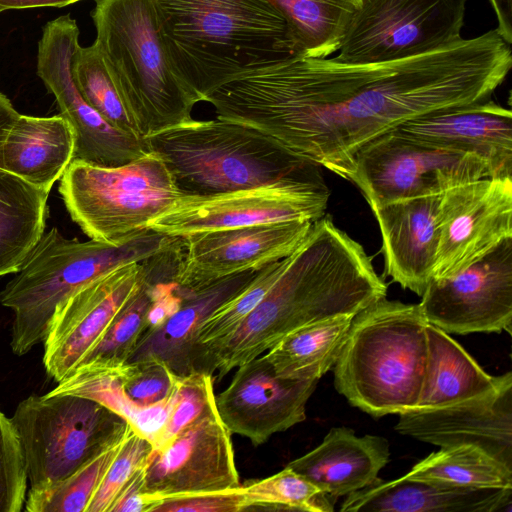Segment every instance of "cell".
Instances as JSON below:
<instances>
[{
    "mask_svg": "<svg viewBox=\"0 0 512 512\" xmlns=\"http://www.w3.org/2000/svg\"><path fill=\"white\" fill-rule=\"evenodd\" d=\"M79 34L69 14L49 21L38 43L37 74L75 132L73 160L102 167L126 165L150 151L143 137L115 128L81 96L71 73Z\"/></svg>",
    "mask_w": 512,
    "mask_h": 512,
    "instance_id": "12",
    "label": "cell"
},
{
    "mask_svg": "<svg viewBox=\"0 0 512 512\" xmlns=\"http://www.w3.org/2000/svg\"><path fill=\"white\" fill-rule=\"evenodd\" d=\"M395 430L439 447L475 445L512 469V381L484 397L401 413Z\"/></svg>",
    "mask_w": 512,
    "mask_h": 512,
    "instance_id": "20",
    "label": "cell"
},
{
    "mask_svg": "<svg viewBox=\"0 0 512 512\" xmlns=\"http://www.w3.org/2000/svg\"><path fill=\"white\" fill-rule=\"evenodd\" d=\"M100 51L142 137L192 119L200 97L175 72L155 0H95Z\"/></svg>",
    "mask_w": 512,
    "mask_h": 512,
    "instance_id": "6",
    "label": "cell"
},
{
    "mask_svg": "<svg viewBox=\"0 0 512 512\" xmlns=\"http://www.w3.org/2000/svg\"><path fill=\"white\" fill-rule=\"evenodd\" d=\"M11 420L30 488L64 479L122 441L131 428L105 405L70 394L31 395L17 405Z\"/></svg>",
    "mask_w": 512,
    "mask_h": 512,
    "instance_id": "9",
    "label": "cell"
},
{
    "mask_svg": "<svg viewBox=\"0 0 512 512\" xmlns=\"http://www.w3.org/2000/svg\"><path fill=\"white\" fill-rule=\"evenodd\" d=\"M81 0H0V10L63 7Z\"/></svg>",
    "mask_w": 512,
    "mask_h": 512,
    "instance_id": "44",
    "label": "cell"
},
{
    "mask_svg": "<svg viewBox=\"0 0 512 512\" xmlns=\"http://www.w3.org/2000/svg\"><path fill=\"white\" fill-rule=\"evenodd\" d=\"M143 265L144 274L138 288L79 364L99 361L110 365H121L128 361L146 330L147 315L153 301L152 279L144 262Z\"/></svg>",
    "mask_w": 512,
    "mask_h": 512,
    "instance_id": "34",
    "label": "cell"
},
{
    "mask_svg": "<svg viewBox=\"0 0 512 512\" xmlns=\"http://www.w3.org/2000/svg\"><path fill=\"white\" fill-rule=\"evenodd\" d=\"M419 306L428 323L448 334H511L512 236L465 268L431 280Z\"/></svg>",
    "mask_w": 512,
    "mask_h": 512,
    "instance_id": "14",
    "label": "cell"
},
{
    "mask_svg": "<svg viewBox=\"0 0 512 512\" xmlns=\"http://www.w3.org/2000/svg\"><path fill=\"white\" fill-rule=\"evenodd\" d=\"M71 73L83 99L108 123L124 132L141 136L94 43L77 48L72 58Z\"/></svg>",
    "mask_w": 512,
    "mask_h": 512,
    "instance_id": "33",
    "label": "cell"
},
{
    "mask_svg": "<svg viewBox=\"0 0 512 512\" xmlns=\"http://www.w3.org/2000/svg\"><path fill=\"white\" fill-rule=\"evenodd\" d=\"M440 197L420 196L371 206L381 232L386 274L419 296L432 280L435 266Z\"/></svg>",
    "mask_w": 512,
    "mask_h": 512,
    "instance_id": "22",
    "label": "cell"
},
{
    "mask_svg": "<svg viewBox=\"0 0 512 512\" xmlns=\"http://www.w3.org/2000/svg\"><path fill=\"white\" fill-rule=\"evenodd\" d=\"M404 476L464 488L512 487V469L471 444L440 447Z\"/></svg>",
    "mask_w": 512,
    "mask_h": 512,
    "instance_id": "32",
    "label": "cell"
},
{
    "mask_svg": "<svg viewBox=\"0 0 512 512\" xmlns=\"http://www.w3.org/2000/svg\"><path fill=\"white\" fill-rule=\"evenodd\" d=\"M181 195H212L268 185L327 188L320 166L263 132L216 118L177 124L144 136Z\"/></svg>",
    "mask_w": 512,
    "mask_h": 512,
    "instance_id": "4",
    "label": "cell"
},
{
    "mask_svg": "<svg viewBox=\"0 0 512 512\" xmlns=\"http://www.w3.org/2000/svg\"><path fill=\"white\" fill-rule=\"evenodd\" d=\"M239 488L246 501V510H334L330 501L332 497L321 493L316 486L288 467L267 478L240 484Z\"/></svg>",
    "mask_w": 512,
    "mask_h": 512,
    "instance_id": "36",
    "label": "cell"
},
{
    "mask_svg": "<svg viewBox=\"0 0 512 512\" xmlns=\"http://www.w3.org/2000/svg\"><path fill=\"white\" fill-rule=\"evenodd\" d=\"M143 274V261L119 266L55 308L43 341V364L51 378L59 382L79 365L138 288Z\"/></svg>",
    "mask_w": 512,
    "mask_h": 512,
    "instance_id": "17",
    "label": "cell"
},
{
    "mask_svg": "<svg viewBox=\"0 0 512 512\" xmlns=\"http://www.w3.org/2000/svg\"><path fill=\"white\" fill-rule=\"evenodd\" d=\"M258 270L223 278L196 291L183 289L180 308L160 327L142 335L127 362L155 358L178 376L191 373L190 357L199 327L217 307L242 291Z\"/></svg>",
    "mask_w": 512,
    "mask_h": 512,
    "instance_id": "26",
    "label": "cell"
},
{
    "mask_svg": "<svg viewBox=\"0 0 512 512\" xmlns=\"http://www.w3.org/2000/svg\"><path fill=\"white\" fill-rule=\"evenodd\" d=\"M144 469L137 470L125 483L108 512H148L153 499L144 493Z\"/></svg>",
    "mask_w": 512,
    "mask_h": 512,
    "instance_id": "42",
    "label": "cell"
},
{
    "mask_svg": "<svg viewBox=\"0 0 512 512\" xmlns=\"http://www.w3.org/2000/svg\"><path fill=\"white\" fill-rule=\"evenodd\" d=\"M469 0H362L336 61L380 63L425 54L463 38Z\"/></svg>",
    "mask_w": 512,
    "mask_h": 512,
    "instance_id": "10",
    "label": "cell"
},
{
    "mask_svg": "<svg viewBox=\"0 0 512 512\" xmlns=\"http://www.w3.org/2000/svg\"><path fill=\"white\" fill-rule=\"evenodd\" d=\"M236 368L229 386L215 396L217 414L231 434L260 445L306 419L318 380L280 377L263 354Z\"/></svg>",
    "mask_w": 512,
    "mask_h": 512,
    "instance_id": "19",
    "label": "cell"
},
{
    "mask_svg": "<svg viewBox=\"0 0 512 512\" xmlns=\"http://www.w3.org/2000/svg\"><path fill=\"white\" fill-rule=\"evenodd\" d=\"M427 323L419 304L386 297L358 312L332 367L338 393L376 418L415 410L426 372Z\"/></svg>",
    "mask_w": 512,
    "mask_h": 512,
    "instance_id": "5",
    "label": "cell"
},
{
    "mask_svg": "<svg viewBox=\"0 0 512 512\" xmlns=\"http://www.w3.org/2000/svg\"><path fill=\"white\" fill-rule=\"evenodd\" d=\"M489 177L487 163L474 154L427 146L392 130L359 150L348 180L357 185L371 207L440 195Z\"/></svg>",
    "mask_w": 512,
    "mask_h": 512,
    "instance_id": "11",
    "label": "cell"
},
{
    "mask_svg": "<svg viewBox=\"0 0 512 512\" xmlns=\"http://www.w3.org/2000/svg\"><path fill=\"white\" fill-rule=\"evenodd\" d=\"M363 247L322 216L295 250L283 258L282 271L255 309L199 363L196 372L222 378L305 325L354 314L386 297Z\"/></svg>",
    "mask_w": 512,
    "mask_h": 512,
    "instance_id": "2",
    "label": "cell"
},
{
    "mask_svg": "<svg viewBox=\"0 0 512 512\" xmlns=\"http://www.w3.org/2000/svg\"><path fill=\"white\" fill-rule=\"evenodd\" d=\"M213 382V376L203 372L178 377L168 417L154 449L164 447L184 429L217 413Z\"/></svg>",
    "mask_w": 512,
    "mask_h": 512,
    "instance_id": "37",
    "label": "cell"
},
{
    "mask_svg": "<svg viewBox=\"0 0 512 512\" xmlns=\"http://www.w3.org/2000/svg\"><path fill=\"white\" fill-rule=\"evenodd\" d=\"M512 67L493 29L409 58L365 64L293 57L241 75L206 102L348 180L355 155L402 123L487 101Z\"/></svg>",
    "mask_w": 512,
    "mask_h": 512,
    "instance_id": "1",
    "label": "cell"
},
{
    "mask_svg": "<svg viewBox=\"0 0 512 512\" xmlns=\"http://www.w3.org/2000/svg\"><path fill=\"white\" fill-rule=\"evenodd\" d=\"M432 280L447 277L512 236V178H483L441 194Z\"/></svg>",
    "mask_w": 512,
    "mask_h": 512,
    "instance_id": "15",
    "label": "cell"
},
{
    "mask_svg": "<svg viewBox=\"0 0 512 512\" xmlns=\"http://www.w3.org/2000/svg\"><path fill=\"white\" fill-rule=\"evenodd\" d=\"M176 238L149 228L119 243L68 239L55 227L43 232L0 291V305L14 314L13 353L22 356L43 342L55 308L77 289L114 268L161 253Z\"/></svg>",
    "mask_w": 512,
    "mask_h": 512,
    "instance_id": "7",
    "label": "cell"
},
{
    "mask_svg": "<svg viewBox=\"0 0 512 512\" xmlns=\"http://www.w3.org/2000/svg\"><path fill=\"white\" fill-rule=\"evenodd\" d=\"M121 442L107 448L64 479L30 488L26 495L25 511L86 512Z\"/></svg>",
    "mask_w": 512,
    "mask_h": 512,
    "instance_id": "35",
    "label": "cell"
},
{
    "mask_svg": "<svg viewBox=\"0 0 512 512\" xmlns=\"http://www.w3.org/2000/svg\"><path fill=\"white\" fill-rule=\"evenodd\" d=\"M389 457V443L385 438L370 434L358 437L350 428L334 427L317 447L286 467L321 493L336 498L379 482V472Z\"/></svg>",
    "mask_w": 512,
    "mask_h": 512,
    "instance_id": "23",
    "label": "cell"
},
{
    "mask_svg": "<svg viewBox=\"0 0 512 512\" xmlns=\"http://www.w3.org/2000/svg\"><path fill=\"white\" fill-rule=\"evenodd\" d=\"M327 188L268 185L212 195H181L147 228L186 237L193 234L288 221L314 222L324 215Z\"/></svg>",
    "mask_w": 512,
    "mask_h": 512,
    "instance_id": "13",
    "label": "cell"
},
{
    "mask_svg": "<svg viewBox=\"0 0 512 512\" xmlns=\"http://www.w3.org/2000/svg\"><path fill=\"white\" fill-rule=\"evenodd\" d=\"M497 20L495 30L509 44L512 43V0H488Z\"/></svg>",
    "mask_w": 512,
    "mask_h": 512,
    "instance_id": "43",
    "label": "cell"
},
{
    "mask_svg": "<svg viewBox=\"0 0 512 512\" xmlns=\"http://www.w3.org/2000/svg\"><path fill=\"white\" fill-rule=\"evenodd\" d=\"M153 449L151 442L131 427L91 498L86 512H108L125 483L146 465Z\"/></svg>",
    "mask_w": 512,
    "mask_h": 512,
    "instance_id": "38",
    "label": "cell"
},
{
    "mask_svg": "<svg viewBox=\"0 0 512 512\" xmlns=\"http://www.w3.org/2000/svg\"><path fill=\"white\" fill-rule=\"evenodd\" d=\"M49 193L0 170V277L16 273L43 234Z\"/></svg>",
    "mask_w": 512,
    "mask_h": 512,
    "instance_id": "28",
    "label": "cell"
},
{
    "mask_svg": "<svg viewBox=\"0 0 512 512\" xmlns=\"http://www.w3.org/2000/svg\"><path fill=\"white\" fill-rule=\"evenodd\" d=\"M18 115L11 101L0 92V144Z\"/></svg>",
    "mask_w": 512,
    "mask_h": 512,
    "instance_id": "45",
    "label": "cell"
},
{
    "mask_svg": "<svg viewBox=\"0 0 512 512\" xmlns=\"http://www.w3.org/2000/svg\"><path fill=\"white\" fill-rule=\"evenodd\" d=\"M27 474L17 431L0 410V512H20L26 500Z\"/></svg>",
    "mask_w": 512,
    "mask_h": 512,
    "instance_id": "40",
    "label": "cell"
},
{
    "mask_svg": "<svg viewBox=\"0 0 512 512\" xmlns=\"http://www.w3.org/2000/svg\"><path fill=\"white\" fill-rule=\"evenodd\" d=\"M239 485L231 433L217 413L153 449L144 469V493L154 499Z\"/></svg>",
    "mask_w": 512,
    "mask_h": 512,
    "instance_id": "18",
    "label": "cell"
},
{
    "mask_svg": "<svg viewBox=\"0 0 512 512\" xmlns=\"http://www.w3.org/2000/svg\"><path fill=\"white\" fill-rule=\"evenodd\" d=\"M354 314H341L296 329L264 357L280 377L319 380L334 366Z\"/></svg>",
    "mask_w": 512,
    "mask_h": 512,
    "instance_id": "29",
    "label": "cell"
},
{
    "mask_svg": "<svg viewBox=\"0 0 512 512\" xmlns=\"http://www.w3.org/2000/svg\"><path fill=\"white\" fill-rule=\"evenodd\" d=\"M155 1L172 66L201 101L241 75L298 56L269 0Z\"/></svg>",
    "mask_w": 512,
    "mask_h": 512,
    "instance_id": "3",
    "label": "cell"
},
{
    "mask_svg": "<svg viewBox=\"0 0 512 512\" xmlns=\"http://www.w3.org/2000/svg\"><path fill=\"white\" fill-rule=\"evenodd\" d=\"M1 12H2V11L0 10V13H1Z\"/></svg>",
    "mask_w": 512,
    "mask_h": 512,
    "instance_id": "46",
    "label": "cell"
},
{
    "mask_svg": "<svg viewBox=\"0 0 512 512\" xmlns=\"http://www.w3.org/2000/svg\"><path fill=\"white\" fill-rule=\"evenodd\" d=\"M428 355L415 410L445 407L487 396L512 381V373H486L461 345L437 326H426Z\"/></svg>",
    "mask_w": 512,
    "mask_h": 512,
    "instance_id": "27",
    "label": "cell"
},
{
    "mask_svg": "<svg viewBox=\"0 0 512 512\" xmlns=\"http://www.w3.org/2000/svg\"><path fill=\"white\" fill-rule=\"evenodd\" d=\"M511 488H464L409 479L379 481L346 496L342 512H496L511 508Z\"/></svg>",
    "mask_w": 512,
    "mask_h": 512,
    "instance_id": "24",
    "label": "cell"
},
{
    "mask_svg": "<svg viewBox=\"0 0 512 512\" xmlns=\"http://www.w3.org/2000/svg\"><path fill=\"white\" fill-rule=\"evenodd\" d=\"M121 365L81 363L47 394H70L97 401L123 416L135 432L155 447L168 417L170 399L148 407L131 404L122 392Z\"/></svg>",
    "mask_w": 512,
    "mask_h": 512,
    "instance_id": "30",
    "label": "cell"
},
{
    "mask_svg": "<svg viewBox=\"0 0 512 512\" xmlns=\"http://www.w3.org/2000/svg\"><path fill=\"white\" fill-rule=\"evenodd\" d=\"M119 376L124 396L138 407L169 400L179 377L164 362L155 358L122 364Z\"/></svg>",
    "mask_w": 512,
    "mask_h": 512,
    "instance_id": "39",
    "label": "cell"
},
{
    "mask_svg": "<svg viewBox=\"0 0 512 512\" xmlns=\"http://www.w3.org/2000/svg\"><path fill=\"white\" fill-rule=\"evenodd\" d=\"M311 221H288L182 237L176 283L196 291L223 278L279 261L299 245Z\"/></svg>",
    "mask_w": 512,
    "mask_h": 512,
    "instance_id": "16",
    "label": "cell"
},
{
    "mask_svg": "<svg viewBox=\"0 0 512 512\" xmlns=\"http://www.w3.org/2000/svg\"><path fill=\"white\" fill-rule=\"evenodd\" d=\"M285 18L300 57L326 58L337 52L362 0H269Z\"/></svg>",
    "mask_w": 512,
    "mask_h": 512,
    "instance_id": "31",
    "label": "cell"
},
{
    "mask_svg": "<svg viewBox=\"0 0 512 512\" xmlns=\"http://www.w3.org/2000/svg\"><path fill=\"white\" fill-rule=\"evenodd\" d=\"M240 486V485H239ZM153 498L148 512H240L246 501L240 488Z\"/></svg>",
    "mask_w": 512,
    "mask_h": 512,
    "instance_id": "41",
    "label": "cell"
},
{
    "mask_svg": "<svg viewBox=\"0 0 512 512\" xmlns=\"http://www.w3.org/2000/svg\"><path fill=\"white\" fill-rule=\"evenodd\" d=\"M59 192L72 220L97 241L119 243L145 229L181 196L156 154L122 166L102 167L73 160Z\"/></svg>",
    "mask_w": 512,
    "mask_h": 512,
    "instance_id": "8",
    "label": "cell"
},
{
    "mask_svg": "<svg viewBox=\"0 0 512 512\" xmlns=\"http://www.w3.org/2000/svg\"><path fill=\"white\" fill-rule=\"evenodd\" d=\"M393 130L427 146L474 154L491 178H512V113L490 99L431 112Z\"/></svg>",
    "mask_w": 512,
    "mask_h": 512,
    "instance_id": "21",
    "label": "cell"
},
{
    "mask_svg": "<svg viewBox=\"0 0 512 512\" xmlns=\"http://www.w3.org/2000/svg\"><path fill=\"white\" fill-rule=\"evenodd\" d=\"M76 136L60 114H19L0 144V170L49 191L74 159Z\"/></svg>",
    "mask_w": 512,
    "mask_h": 512,
    "instance_id": "25",
    "label": "cell"
}]
</instances>
